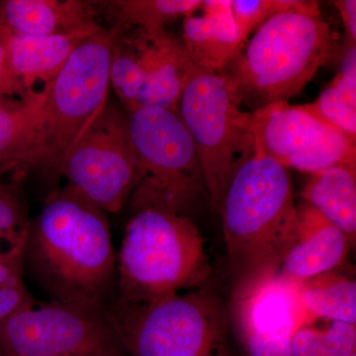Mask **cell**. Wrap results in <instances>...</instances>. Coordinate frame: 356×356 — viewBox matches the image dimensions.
I'll return each mask as SVG.
<instances>
[{"instance_id":"e0dca14e","label":"cell","mask_w":356,"mask_h":356,"mask_svg":"<svg viewBox=\"0 0 356 356\" xmlns=\"http://www.w3.org/2000/svg\"><path fill=\"white\" fill-rule=\"evenodd\" d=\"M0 19L13 34L41 37L100 27L90 2L81 0H6Z\"/></svg>"},{"instance_id":"83f0119b","label":"cell","mask_w":356,"mask_h":356,"mask_svg":"<svg viewBox=\"0 0 356 356\" xmlns=\"http://www.w3.org/2000/svg\"><path fill=\"white\" fill-rule=\"evenodd\" d=\"M11 32L0 19V97L14 95L10 64H9V41Z\"/></svg>"},{"instance_id":"1f68e13d","label":"cell","mask_w":356,"mask_h":356,"mask_svg":"<svg viewBox=\"0 0 356 356\" xmlns=\"http://www.w3.org/2000/svg\"><path fill=\"white\" fill-rule=\"evenodd\" d=\"M60 356H124V355H60Z\"/></svg>"},{"instance_id":"4dcf8cb0","label":"cell","mask_w":356,"mask_h":356,"mask_svg":"<svg viewBox=\"0 0 356 356\" xmlns=\"http://www.w3.org/2000/svg\"><path fill=\"white\" fill-rule=\"evenodd\" d=\"M16 170H20L19 168H16L15 165H8V163H0V180L6 177L7 173L11 172H16Z\"/></svg>"},{"instance_id":"3957f363","label":"cell","mask_w":356,"mask_h":356,"mask_svg":"<svg viewBox=\"0 0 356 356\" xmlns=\"http://www.w3.org/2000/svg\"><path fill=\"white\" fill-rule=\"evenodd\" d=\"M219 214L235 283L277 273L298 238L289 170L254 154L234 173Z\"/></svg>"},{"instance_id":"ac0fdd59","label":"cell","mask_w":356,"mask_h":356,"mask_svg":"<svg viewBox=\"0 0 356 356\" xmlns=\"http://www.w3.org/2000/svg\"><path fill=\"white\" fill-rule=\"evenodd\" d=\"M304 202L324 215L355 245L356 168L336 165L311 175L300 193Z\"/></svg>"},{"instance_id":"d6a6232c","label":"cell","mask_w":356,"mask_h":356,"mask_svg":"<svg viewBox=\"0 0 356 356\" xmlns=\"http://www.w3.org/2000/svg\"><path fill=\"white\" fill-rule=\"evenodd\" d=\"M355 356H356V355Z\"/></svg>"},{"instance_id":"cb8c5ba5","label":"cell","mask_w":356,"mask_h":356,"mask_svg":"<svg viewBox=\"0 0 356 356\" xmlns=\"http://www.w3.org/2000/svg\"><path fill=\"white\" fill-rule=\"evenodd\" d=\"M110 86L124 103L127 111L139 106L145 76L139 56L131 42L121 37L115 43L109 69Z\"/></svg>"},{"instance_id":"7402d4cb","label":"cell","mask_w":356,"mask_h":356,"mask_svg":"<svg viewBox=\"0 0 356 356\" xmlns=\"http://www.w3.org/2000/svg\"><path fill=\"white\" fill-rule=\"evenodd\" d=\"M30 222L19 185L0 180V262L22 261Z\"/></svg>"},{"instance_id":"52a82bcc","label":"cell","mask_w":356,"mask_h":356,"mask_svg":"<svg viewBox=\"0 0 356 356\" xmlns=\"http://www.w3.org/2000/svg\"><path fill=\"white\" fill-rule=\"evenodd\" d=\"M242 104L226 72L195 65L178 103V116L197 149L211 207L218 213L234 173L254 154V114Z\"/></svg>"},{"instance_id":"8992f818","label":"cell","mask_w":356,"mask_h":356,"mask_svg":"<svg viewBox=\"0 0 356 356\" xmlns=\"http://www.w3.org/2000/svg\"><path fill=\"white\" fill-rule=\"evenodd\" d=\"M104 310L129 356H236L226 307L209 285Z\"/></svg>"},{"instance_id":"f546056e","label":"cell","mask_w":356,"mask_h":356,"mask_svg":"<svg viewBox=\"0 0 356 356\" xmlns=\"http://www.w3.org/2000/svg\"><path fill=\"white\" fill-rule=\"evenodd\" d=\"M24 281L22 261L0 262V287Z\"/></svg>"},{"instance_id":"484cf974","label":"cell","mask_w":356,"mask_h":356,"mask_svg":"<svg viewBox=\"0 0 356 356\" xmlns=\"http://www.w3.org/2000/svg\"><path fill=\"white\" fill-rule=\"evenodd\" d=\"M298 0H231V13L238 43L243 49L248 36L266 20L291 8ZM242 51V50H241Z\"/></svg>"},{"instance_id":"30bf717a","label":"cell","mask_w":356,"mask_h":356,"mask_svg":"<svg viewBox=\"0 0 356 356\" xmlns=\"http://www.w3.org/2000/svg\"><path fill=\"white\" fill-rule=\"evenodd\" d=\"M56 177L67 178L105 212L118 213L140 180L127 115L105 107L63 159Z\"/></svg>"},{"instance_id":"7a4b0ae2","label":"cell","mask_w":356,"mask_h":356,"mask_svg":"<svg viewBox=\"0 0 356 356\" xmlns=\"http://www.w3.org/2000/svg\"><path fill=\"white\" fill-rule=\"evenodd\" d=\"M133 214L116 264V296L146 304L209 284L205 240L189 216L151 196H132Z\"/></svg>"},{"instance_id":"f1b7e54d","label":"cell","mask_w":356,"mask_h":356,"mask_svg":"<svg viewBox=\"0 0 356 356\" xmlns=\"http://www.w3.org/2000/svg\"><path fill=\"white\" fill-rule=\"evenodd\" d=\"M337 7L344 29H346V43L356 44V1L355 0H337L332 1Z\"/></svg>"},{"instance_id":"d6986e66","label":"cell","mask_w":356,"mask_h":356,"mask_svg":"<svg viewBox=\"0 0 356 356\" xmlns=\"http://www.w3.org/2000/svg\"><path fill=\"white\" fill-rule=\"evenodd\" d=\"M307 324L317 318L356 325V282L336 270L296 283Z\"/></svg>"},{"instance_id":"4fadbf2b","label":"cell","mask_w":356,"mask_h":356,"mask_svg":"<svg viewBox=\"0 0 356 356\" xmlns=\"http://www.w3.org/2000/svg\"><path fill=\"white\" fill-rule=\"evenodd\" d=\"M139 56L145 83L139 106H156L177 112L185 81L193 67L182 41L165 30L128 38Z\"/></svg>"},{"instance_id":"277c9868","label":"cell","mask_w":356,"mask_h":356,"mask_svg":"<svg viewBox=\"0 0 356 356\" xmlns=\"http://www.w3.org/2000/svg\"><path fill=\"white\" fill-rule=\"evenodd\" d=\"M334 37L317 1L298 0L254 31L224 70L255 110L298 95L331 58Z\"/></svg>"},{"instance_id":"6da1fadb","label":"cell","mask_w":356,"mask_h":356,"mask_svg":"<svg viewBox=\"0 0 356 356\" xmlns=\"http://www.w3.org/2000/svg\"><path fill=\"white\" fill-rule=\"evenodd\" d=\"M23 269L51 301L105 307L116 296V257L107 213L67 184L30 222Z\"/></svg>"},{"instance_id":"9c48e42d","label":"cell","mask_w":356,"mask_h":356,"mask_svg":"<svg viewBox=\"0 0 356 356\" xmlns=\"http://www.w3.org/2000/svg\"><path fill=\"white\" fill-rule=\"evenodd\" d=\"M124 353L104 307L36 301L0 324V356Z\"/></svg>"},{"instance_id":"d4e9b609","label":"cell","mask_w":356,"mask_h":356,"mask_svg":"<svg viewBox=\"0 0 356 356\" xmlns=\"http://www.w3.org/2000/svg\"><path fill=\"white\" fill-rule=\"evenodd\" d=\"M310 105L325 120L356 138V76H344L337 72Z\"/></svg>"},{"instance_id":"ffe728a7","label":"cell","mask_w":356,"mask_h":356,"mask_svg":"<svg viewBox=\"0 0 356 356\" xmlns=\"http://www.w3.org/2000/svg\"><path fill=\"white\" fill-rule=\"evenodd\" d=\"M43 92L0 97V163L23 168V159L38 124Z\"/></svg>"},{"instance_id":"7c38bea8","label":"cell","mask_w":356,"mask_h":356,"mask_svg":"<svg viewBox=\"0 0 356 356\" xmlns=\"http://www.w3.org/2000/svg\"><path fill=\"white\" fill-rule=\"evenodd\" d=\"M231 316L245 356H289L293 336L308 325L296 283L277 273L235 283Z\"/></svg>"},{"instance_id":"8fae6325","label":"cell","mask_w":356,"mask_h":356,"mask_svg":"<svg viewBox=\"0 0 356 356\" xmlns=\"http://www.w3.org/2000/svg\"><path fill=\"white\" fill-rule=\"evenodd\" d=\"M252 114L254 154L310 175L336 165L356 168V138L325 120L310 104L271 103Z\"/></svg>"},{"instance_id":"5b68a950","label":"cell","mask_w":356,"mask_h":356,"mask_svg":"<svg viewBox=\"0 0 356 356\" xmlns=\"http://www.w3.org/2000/svg\"><path fill=\"white\" fill-rule=\"evenodd\" d=\"M115 27L98 30L76 47L57 76L44 84L43 106L23 168H38L56 177L70 149L107 106Z\"/></svg>"},{"instance_id":"ba28073f","label":"cell","mask_w":356,"mask_h":356,"mask_svg":"<svg viewBox=\"0 0 356 356\" xmlns=\"http://www.w3.org/2000/svg\"><path fill=\"white\" fill-rule=\"evenodd\" d=\"M126 115L140 172L133 192L187 216L202 199L209 202L197 149L177 112L138 106Z\"/></svg>"},{"instance_id":"4316f807","label":"cell","mask_w":356,"mask_h":356,"mask_svg":"<svg viewBox=\"0 0 356 356\" xmlns=\"http://www.w3.org/2000/svg\"><path fill=\"white\" fill-rule=\"evenodd\" d=\"M35 302L36 300L28 291L24 281L0 287V324Z\"/></svg>"},{"instance_id":"5bb4252c","label":"cell","mask_w":356,"mask_h":356,"mask_svg":"<svg viewBox=\"0 0 356 356\" xmlns=\"http://www.w3.org/2000/svg\"><path fill=\"white\" fill-rule=\"evenodd\" d=\"M299 232L277 274L294 283L336 270L343 266L353 243L324 215L302 201L297 205Z\"/></svg>"},{"instance_id":"9a60e30c","label":"cell","mask_w":356,"mask_h":356,"mask_svg":"<svg viewBox=\"0 0 356 356\" xmlns=\"http://www.w3.org/2000/svg\"><path fill=\"white\" fill-rule=\"evenodd\" d=\"M95 29L53 35L28 37L11 33L9 41V64L14 95H23L34 90L37 83H48L54 79L70 55L83 40L102 29Z\"/></svg>"},{"instance_id":"603a6c76","label":"cell","mask_w":356,"mask_h":356,"mask_svg":"<svg viewBox=\"0 0 356 356\" xmlns=\"http://www.w3.org/2000/svg\"><path fill=\"white\" fill-rule=\"evenodd\" d=\"M356 325L331 322L325 329L300 327L290 344L289 356H355Z\"/></svg>"},{"instance_id":"44dd1931","label":"cell","mask_w":356,"mask_h":356,"mask_svg":"<svg viewBox=\"0 0 356 356\" xmlns=\"http://www.w3.org/2000/svg\"><path fill=\"white\" fill-rule=\"evenodd\" d=\"M117 21L116 27L135 28L152 34L165 30L166 24L200 10L203 0H113L99 1Z\"/></svg>"},{"instance_id":"2e32d148","label":"cell","mask_w":356,"mask_h":356,"mask_svg":"<svg viewBox=\"0 0 356 356\" xmlns=\"http://www.w3.org/2000/svg\"><path fill=\"white\" fill-rule=\"evenodd\" d=\"M201 15L184 20V43L192 63L201 69L224 72L242 48L231 13V0H203Z\"/></svg>"}]
</instances>
